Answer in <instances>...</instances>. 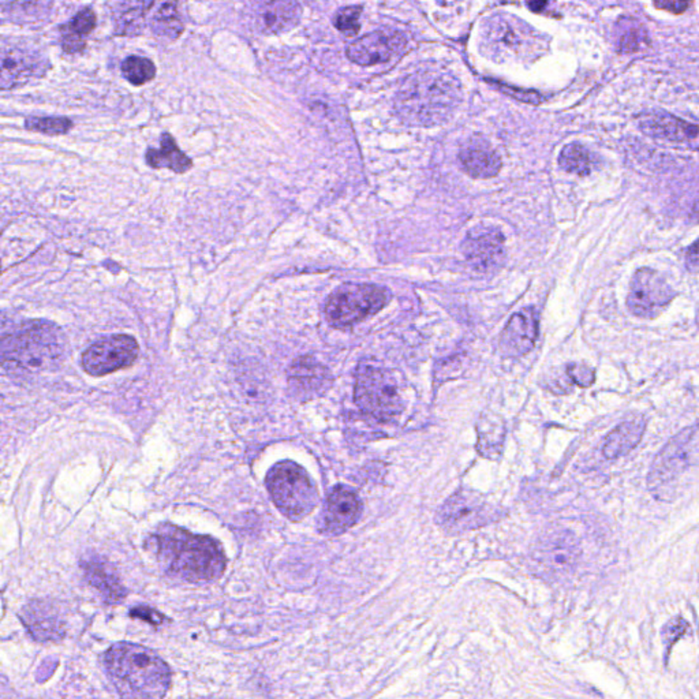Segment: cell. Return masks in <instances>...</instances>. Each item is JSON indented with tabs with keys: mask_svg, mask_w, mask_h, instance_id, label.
<instances>
[{
	"mask_svg": "<svg viewBox=\"0 0 699 699\" xmlns=\"http://www.w3.org/2000/svg\"><path fill=\"white\" fill-rule=\"evenodd\" d=\"M579 554L581 551L573 535L554 533L541 540L535 552V562L540 575L559 578L573 571Z\"/></svg>",
	"mask_w": 699,
	"mask_h": 699,
	"instance_id": "13",
	"label": "cell"
},
{
	"mask_svg": "<svg viewBox=\"0 0 699 699\" xmlns=\"http://www.w3.org/2000/svg\"><path fill=\"white\" fill-rule=\"evenodd\" d=\"M495 517V509L481 496L461 490L440 508L437 522L448 532L461 533L485 527Z\"/></svg>",
	"mask_w": 699,
	"mask_h": 699,
	"instance_id": "11",
	"label": "cell"
},
{
	"mask_svg": "<svg viewBox=\"0 0 699 699\" xmlns=\"http://www.w3.org/2000/svg\"><path fill=\"white\" fill-rule=\"evenodd\" d=\"M152 28H154V33L162 39L168 40V42L177 40L185 29V25L181 20L178 5L171 4V2L160 5L159 10L154 14Z\"/></svg>",
	"mask_w": 699,
	"mask_h": 699,
	"instance_id": "28",
	"label": "cell"
},
{
	"mask_svg": "<svg viewBox=\"0 0 699 699\" xmlns=\"http://www.w3.org/2000/svg\"><path fill=\"white\" fill-rule=\"evenodd\" d=\"M96 28V14L92 9H82L81 12L77 13L70 23H69L66 31L70 33L76 34V36L84 39L88 34L92 33L93 29Z\"/></svg>",
	"mask_w": 699,
	"mask_h": 699,
	"instance_id": "33",
	"label": "cell"
},
{
	"mask_svg": "<svg viewBox=\"0 0 699 699\" xmlns=\"http://www.w3.org/2000/svg\"><path fill=\"white\" fill-rule=\"evenodd\" d=\"M44 60L34 51L5 45L2 52V88L12 89L44 71Z\"/></svg>",
	"mask_w": 699,
	"mask_h": 699,
	"instance_id": "20",
	"label": "cell"
},
{
	"mask_svg": "<svg viewBox=\"0 0 699 699\" xmlns=\"http://www.w3.org/2000/svg\"><path fill=\"white\" fill-rule=\"evenodd\" d=\"M275 506L291 520H301L316 508L319 495L305 469L291 461H282L268 471L266 480Z\"/></svg>",
	"mask_w": 699,
	"mask_h": 699,
	"instance_id": "5",
	"label": "cell"
},
{
	"mask_svg": "<svg viewBox=\"0 0 699 699\" xmlns=\"http://www.w3.org/2000/svg\"><path fill=\"white\" fill-rule=\"evenodd\" d=\"M253 26L264 34L290 31L300 23L303 9L295 2H264L252 10Z\"/></svg>",
	"mask_w": 699,
	"mask_h": 699,
	"instance_id": "21",
	"label": "cell"
},
{
	"mask_svg": "<svg viewBox=\"0 0 699 699\" xmlns=\"http://www.w3.org/2000/svg\"><path fill=\"white\" fill-rule=\"evenodd\" d=\"M504 237L492 227H477L463 242V253L474 268L487 271L500 263L504 255Z\"/></svg>",
	"mask_w": 699,
	"mask_h": 699,
	"instance_id": "18",
	"label": "cell"
},
{
	"mask_svg": "<svg viewBox=\"0 0 699 699\" xmlns=\"http://www.w3.org/2000/svg\"><path fill=\"white\" fill-rule=\"evenodd\" d=\"M559 164L567 172L586 177L592 172L591 152L581 144H568L560 152Z\"/></svg>",
	"mask_w": 699,
	"mask_h": 699,
	"instance_id": "29",
	"label": "cell"
},
{
	"mask_svg": "<svg viewBox=\"0 0 699 699\" xmlns=\"http://www.w3.org/2000/svg\"><path fill=\"white\" fill-rule=\"evenodd\" d=\"M567 373L571 380L582 388H589V387L593 386L594 380H596L594 370L586 365L570 364L567 368Z\"/></svg>",
	"mask_w": 699,
	"mask_h": 699,
	"instance_id": "34",
	"label": "cell"
},
{
	"mask_svg": "<svg viewBox=\"0 0 699 699\" xmlns=\"http://www.w3.org/2000/svg\"><path fill=\"white\" fill-rule=\"evenodd\" d=\"M688 626L682 618L672 619L666 627H664V640L668 648L674 647L675 642L679 640L683 635L687 632Z\"/></svg>",
	"mask_w": 699,
	"mask_h": 699,
	"instance_id": "35",
	"label": "cell"
},
{
	"mask_svg": "<svg viewBox=\"0 0 699 699\" xmlns=\"http://www.w3.org/2000/svg\"><path fill=\"white\" fill-rule=\"evenodd\" d=\"M122 74L130 84L135 87L148 84L156 76V66L144 56H127L122 63Z\"/></svg>",
	"mask_w": 699,
	"mask_h": 699,
	"instance_id": "30",
	"label": "cell"
},
{
	"mask_svg": "<svg viewBox=\"0 0 699 699\" xmlns=\"http://www.w3.org/2000/svg\"><path fill=\"white\" fill-rule=\"evenodd\" d=\"M104 661L111 676L135 696L162 699L170 688L171 671L167 664L140 645H114Z\"/></svg>",
	"mask_w": 699,
	"mask_h": 699,
	"instance_id": "3",
	"label": "cell"
},
{
	"mask_svg": "<svg viewBox=\"0 0 699 699\" xmlns=\"http://www.w3.org/2000/svg\"><path fill=\"white\" fill-rule=\"evenodd\" d=\"M354 396L362 412L380 421L396 420L405 412V400L399 378L383 368H359Z\"/></svg>",
	"mask_w": 699,
	"mask_h": 699,
	"instance_id": "6",
	"label": "cell"
},
{
	"mask_svg": "<svg viewBox=\"0 0 699 699\" xmlns=\"http://www.w3.org/2000/svg\"><path fill=\"white\" fill-rule=\"evenodd\" d=\"M61 332L47 322H28L5 339L4 359L18 369L42 370L62 357Z\"/></svg>",
	"mask_w": 699,
	"mask_h": 699,
	"instance_id": "4",
	"label": "cell"
},
{
	"mask_svg": "<svg viewBox=\"0 0 699 699\" xmlns=\"http://www.w3.org/2000/svg\"><path fill=\"white\" fill-rule=\"evenodd\" d=\"M459 103V84L440 71H420L403 82L396 96L402 118L415 125H433L447 118Z\"/></svg>",
	"mask_w": 699,
	"mask_h": 699,
	"instance_id": "2",
	"label": "cell"
},
{
	"mask_svg": "<svg viewBox=\"0 0 699 699\" xmlns=\"http://www.w3.org/2000/svg\"><path fill=\"white\" fill-rule=\"evenodd\" d=\"M676 297L666 277L655 269L640 268L629 283L627 308L639 319H656Z\"/></svg>",
	"mask_w": 699,
	"mask_h": 699,
	"instance_id": "10",
	"label": "cell"
},
{
	"mask_svg": "<svg viewBox=\"0 0 699 699\" xmlns=\"http://www.w3.org/2000/svg\"><path fill=\"white\" fill-rule=\"evenodd\" d=\"M71 127H73V122L68 118H51V116L39 118V116H33V118H29L26 121V129L48 135H66V133L70 132Z\"/></svg>",
	"mask_w": 699,
	"mask_h": 699,
	"instance_id": "31",
	"label": "cell"
},
{
	"mask_svg": "<svg viewBox=\"0 0 699 699\" xmlns=\"http://www.w3.org/2000/svg\"><path fill=\"white\" fill-rule=\"evenodd\" d=\"M88 582L98 589L104 600L109 604L122 601L126 597V589L122 585L118 573L108 563L100 557H89L81 563Z\"/></svg>",
	"mask_w": 699,
	"mask_h": 699,
	"instance_id": "22",
	"label": "cell"
},
{
	"mask_svg": "<svg viewBox=\"0 0 699 699\" xmlns=\"http://www.w3.org/2000/svg\"><path fill=\"white\" fill-rule=\"evenodd\" d=\"M645 428H647V421L640 415L624 421L605 437L602 455L610 461H615L631 452L644 437Z\"/></svg>",
	"mask_w": 699,
	"mask_h": 699,
	"instance_id": "24",
	"label": "cell"
},
{
	"mask_svg": "<svg viewBox=\"0 0 699 699\" xmlns=\"http://www.w3.org/2000/svg\"><path fill=\"white\" fill-rule=\"evenodd\" d=\"M23 621L34 639L58 640L65 635L62 619L53 607L44 602H32L23 612Z\"/></svg>",
	"mask_w": 699,
	"mask_h": 699,
	"instance_id": "23",
	"label": "cell"
},
{
	"mask_svg": "<svg viewBox=\"0 0 699 699\" xmlns=\"http://www.w3.org/2000/svg\"><path fill=\"white\" fill-rule=\"evenodd\" d=\"M130 616L132 618L143 619L144 621L154 624V626H160L165 620V616L162 615L159 610H154L151 607H145V605H138V607L133 608L130 610Z\"/></svg>",
	"mask_w": 699,
	"mask_h": 699,
	"instance_id": "37",
	"label": "cell"
},
{
	"mask_svg": "<svg viewBox=\"0 0 699 699\" xmlns=\"http://www.w3.org/2000/svg\"><path fill=\"white\" fill-rule=\"evenodd\" d=\"M332 384V376L324 365L311 357H301L288 369L291 395L300 400L322 396Z\"/></svg>",
	"mask_w": 699,
	"mask_h": 699,
	"instance_id": "17",
	"label": "cell"
},
{
	"mask_svg": "<svg viewBox=\"0 0 699 699\" xmlns=\"http://www.w3.org/2000/svg\"><path fill=\"white\" fill-rule=\"evenodd\" d=\"M690 4L688 2H656V9L666 10V12L675 13V14H682L688 9Z\"/></svg>",
	"mask_w": 699,
	"mask_h": 699,
	"instance_id": "39",
	"label": "cell"
},
{
	"mask_svg": "<svg viewBox=\"0 0 699 699\" xmlns=\"http://www.w3.org/2000/svg\"><path fill=\"white\" fill-rule=\"evenodd\" d=\"M152 7V2L118 5V9L115 10L116 34H138L143 31L146 14Z\"/></svg>",
	"mask_w": 699,
	"mask_h": 699,
	"instance_id": "27",
	"label": "cell"
},
{
	"mask_svg": "<svg viewBox=\"0 0 699 699\" xmlns=\"http://www.w3.org/2000/svg\"><path fill=\"white\" fill-rule=\"evenodd\" d=\"M359 15H361V7H344L336 14L333 23L339 31L343 32L347 36H353L359 31Z\"/></svg>",
	"mask_w": 699,
	"mask_h": 699,
	"instance_id": "32",
	"label": "cell"
},
{
	"mask_svg": "<svg viewBox=\"0 0 699 699\" xmlns=\"http://www.w3.org/2000/svg\"><path fill=\"white\" fill-rule=\"evenodd\" d=\"M156 554L170 575L194 583L215 581L226 568V555L220 544L208 536L162 525L154 537Z\"/></svg>",
	"mask_w": 699,
	"mask_h": 699,
	"instance_id": "1",
	"label": "cell"
},
{
	"mask_svg": "<svg viewBox=\"0 0 699 699\" xmlns=\"http://www.w3.org/2000/svg\"><path fill=\"white\" fill-rule=\"evenodd\" d=\"M389 301V291L375 284L341 285L333 291L325 305L328 322L336 328L357 324L377 313Z\"/></svg>",
	"mask_w": 699,
	"mask_h": 699,
	"instance_id": "7",
	"label": "cell"
},
{
	"mask_svg": "<svg viewBox=\"0 0 699 699\" xmlns=\"http://www.w3.org/2000/svg\"><path fill=\"white\" fill-rule=\"evenodd\" d=\"M644 39L645 36L642 32L637 31L634 28L629 29L619 39L618 50L624 53L635 52L640 47V42Z\"/></svg>",
	"mask_w": 699,
	"mask_h": 699,
	"instance_id": "36",
	"label": "cell"
},
{
	"mask_svg": "<svg viewBox=\"0 0 699 699\" xmlns=\"http://www.w3.org/2000/svg\"><path fill=\"white\" fill-rule=\"evenodd\" d=\"M405 39L395 31H376L359 37L347 48V56L351 62L361 66L388 62L405 48Z\"/></svg>",
	"mask_w": 699,
	"mask_h": 699,
	"instance_id": "15",
	"label": "cell"
},
{
	"mask_svg": "<svg viewBox=\"0 0 699 699\" xmlns=\"http://www.w3.org/2000/svg\"><path fill=\"white\" fill-rule=\"evenodd\" d=\"M696 464H699V424L685 428L664 445L653 461L648 484L652 490L664 489Z\"/></svg>",
	"mask_w": 699,
	"mask_h": 699,
	"instance_id": "8",
	"label": "cell"
},
{
	"mask_svg": "<svg viewBox=\"0 0 699 699\" xmlns=\"http://www.w3.org/2000/svg\"><path fill=\"white\" fill-rule=\"evenodd\" d=\"M138 343L129 335H112L93 343L82 356V367L90 376L109 375L130 367L138 357Z\"/></svg>",
	"mask_w": 699,
	"mask_h": 699,
	"instance_id": "12",
	"label": "cell"
},
{
	"mask_svg": "<svg viewBox=\"0 0 699 699\" xmlns=\"http://www.w3.org/2000/svg\"><path fill=\"white\" fill-rule=\"evenodd\" d=\"M146 164L154 168H168L175 173H185L193 167L191 157L186 156L170 133H163L160 148H149L145 154Z\"/></svg>",
	"mask_w": 699,
	"mask_h": 699,
	"instance_id": "25",
	"label": "cell"
},
{
	"mask_svg": "<svg viewBox=\"0 0 699 699\" xmlns=\"http://www.w3.org/2000/svg\"><path fill=\"white\" fill-rule=\"evenodd\" d=\"M685 268L690 272L699 271V239L694 242L685 252Z\"/></svg>",
	"mask_w": 699,
	"mask_h": 699,
	"instance_id": "38",
	"label": "cell"
},
{
	"mask_svg": "<svg viewBox=\"0 0 699 699\" xmlns=\"http://www.w3.org/2000/svg\"><path fill=\"white\" fill-rule=\"evenodd\" d=\"M639 129L653 140L690 151H699V125L677 118L669 112L658 111L644 115L639 119Z\"/></svg>",
	"mask_w": 699,
	"mask_h": 699,
	"instance_id": "14",
	"label": "cell"
},
{
	"mask_svg": "<svg viewBox=\"0 0 699 699\" xmlns=\"http://www.w3.org/2000/svg\"><path fill=\"white\" fill-rule=\"evenodd\" d=\"M484 45L496 61H523L535 50V33L514 15L496 14L485 23Z\"/></svg>",
	"mask_w": 699,
	"mask_h": 699,
	"instance_id": "9",
	"label": "cell"
},
{
	"mask_svg": "<svg viewBox=\"0 0 699 699\" xmlns=\"http://www.w3.org/2000/svg\"><path fill=\"white\" fill-rule=\"evenodd\" d=\"M361 512L362 504L357 493L339 485L331 490L325 501L322 530L327 535H340L359 522Z\"/></svg>",
	"mask_w": 699,
	"mask_h": 699,
	"instance_id": "16",
	"label": "cell"
},
{
	"mask_svg": "<svg viewBox=\"0 0 699 699\" xmlns=\"http://www.w3.org/2000/svg\"><path fill=\"white\" fill-rule=\"evenodd\" d=\"M464 171L474 178H492L500 171L501 162L492 149L484 145H471L459 154Z\"/></svg>",
	"mask_w": 699,
	"mask_h": 699,
	"instance_id": "26",
	"label": "cell"
},
{
	"mask_svg": "<svg viewBox=\"0 0 699 699\" xmlns=\"http://www.w3.org/2000/svg\"><path fill=\"white\" fill-rule=\"evenodd\" d=\"M538 336V314L527 308L515 313L504 328L500 346L507 356H525L535 347Z\"/></svg>",
	"mask_w": 699,
	"mask_h": 699,
	"instance_id": "19",
	"label": "cell"
}]
</instances>
